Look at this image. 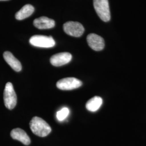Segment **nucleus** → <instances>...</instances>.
Wrapping results in <instances>:
<instances>
[{
    "label": "nucleus",
    "mask_w": 146,
    "mask_h": 146,
    "mask_svg": "<svg viewBox=\"0 0 146 146\" xmlns=\"http://www.w3.org/2000/svg\"><path fill=\"white\" fill-rule=\"evenodd\" d=\"M63 28L67 34L76 37L81 36L84 31V26L78 22L68 21L63 25Z\"/></svg>",
    "instance_id": "20e7f679"
},
{
    "label": "nucleus",
    "mask_w": 146,
    "mask_h": 146,
    "mask_svg": "<svg viewBox=\"0 0 146 146\" xmlns=\"http://www.w3.org/2000/svg\"><path fill=\"white\" fill-rule=\"evenodd\" d=\"M103 103L102 99L99 96H94V98L89 100L87 102L86 107L87 110L92 111L95 112L99 110Z\"/></svg>",
    "instance_id": "f8f14e48"
},
{
    "label": "nucleus",
    "mask_w": 146,
    "mask_h": 146,
    "mask_svg": "<svg viewBox=\"0 0 146 146\" xmlns=\"http://www.w3.org/2000/svg\"><path fill=\"white\" fill-rule=\"evenodd\" d=\"M0 1H6V0H0Z\"/></svg>",
    "instance_id": "2eb2a0df"
},
{
    "label": "nucleus",
    "mask_w": 146,
    "mask_h": 146,
    "mask_svg": "<svg viewBox=\"0 0 146 146\" xmlns=\"http://www.w3.org/2000/svg\"><path fill=\"white\" fill-rule=\"evenodd\" d=\"M34 11V8L31 5H24L15 14V18L18 20H22L30 16Z\"/></svg>",
    "instance_id": "ddd939ff"
},
{
    "label": "nucleus",
    "mask_w": 146,
    "mask_h": 146,
    "mask_svg": "<svg viewBox=\"0 0 146 146\" xmlns=\"http://www.w3.org/2000/svg\"><path fill=\"white\" fill-rule=\"evenodd\" d=\"M94 9L100 18L104 22L110 20L108 0H93Z\"/></svg>",
    "instance_id": "f03ea898"
},
{
    "label": "nucleus",
    "mask_w": 146,
    "mask_h": 146,
    "mask_svg": "<svg viewBox=\"0 0 146 146\" xmlns=\"http://www.w3.org/2000/svg\"><path fill=\"white\" fill-rule=\"evenodd\" d=\"M87 41L89 46L95 51H101L104 47V38L96 34H90L87 36Z\"/></svg>",
    "instance_id": "6e6552de"
},
{
    "label": "nucleus",
    "mask_w": 146,
    "mask_h": 146,
    "mask_svg": "<svg viewBox=\"0 0 146 146\" xmlns=\"http://www.w3.org/2000/svg\"><path fill=\"white\" fill-rule=\"evenodd\" d=\"M72 59V55L69 52H60L52 55L50 58V61L52 66L60 67L67 64Z\"/></svg>",
    "instance_id": "0eeeda50"
},
{
    "label": "nucleus",
    "mask_w": 146,
    "mask_h": 146,
    "mask_svg": "<svg viewBox=\"0 0 146 146\" xmlns=\"http://www.w3.org/2000/svg\"><path fill=\"white\" fill-rule=\"evenodd\" d=\"M82 85V81L75 78H62L59 80L56 84L58 88L63 90H70L78 88Z\"/></svg>",
    "instance_id": "423d86ee"
},
{
    "label": "nucleus",
    "mask_w": 146,
    "mask_h": 146,
    "mask_svg": "<svg viewBox=\"0 0 146 146\" xmlns=\"http://www.w3.org/2000/svg\"><path fill=\"white\" fill-rule=\"evenodd\" d=\"M3 58L13 70L16 72H20L22 69V65L20 62L9 52H5L3 53Z\"/></svg>",
    "instance_id": "9b49d317"
},
{
    "label": "nucleus",
    "mask_w": 146,
    "mask_h": 146,
    "mask_svg": "<svg viewBox=\"0 0 146 146\" xmlns=\"http://www.w3.org/2000/svg\"><path fill=\"white\" fill-rule=\"evenodd\" d=\"M3 99L6 108L10 110L15 108L17 104V96L13 86L11 82H8L5 84Z\"/></svg>",
    "instance_id": "7ed1b4c3"
},
{
    "label": "nucleus",
    "mask_w": 146,
    "mask_h": 146,
    "mask_svg": "<svg viewBox=\"0 0 146 146\" xmlns=\"http://www.w3.org/2000/svg\"><path fill=\"white\" fill-rule=\"evenodd\" d=\"M31 45L41 48H52L55 45V42L52 36L34 35L29 40Z\"/></svg>",
    "instance_id": "39448f33"
},
{
    "label": "nucleus",
    "mask_w": 146,
    "mask_h": 146,
    "mask_svg": "<svg viewBox=\"0 0 146 146\" xmlns=\"http://www.w3.org/2000/svg\"><path fill=\"white\" fill-rule=\"evenodd\" d=\"M30 128L36 135L45 137L50 134L52 129L47 122L41 117L35 116L30 122Z\"/></svg>",
    "instance_id": "f257e3e1"
},
{
    "label": "nucleus",
    "mask_w": 146,
    "mask_h": 146,
    "mask_svg": "<svg viewBox=\"0 0 146 146\" xmlns=\"http://www.w3.org/2000/svg\"><path fill=\"white\" fill-rule=\"evenodd\" d=\"M11 137L18 141H20L25 145H29L31 143V139L26 131L21 128L13 129L11 133Z\"/></svg>",
    "instance_id": "9d476101"
},
{
    "label": "nucleus",
    "mask_w": 146,
    "mask_h": 146,
    "mask_svg": "<svg viewBox=\"0 0 146 146\" xmlns=\"http://www.w3.org/2000/svg\"><path fill=\"white\" fill-rule=\"evenodd\" d=\"M69 114V109L67 107H64L57 112L56 117L59 121H62L68 116Z\"/></svg>",
    "instance_id": "4468645a"
},
{
    "label": "nucleus",
    "mask_w": 146,
    "mask_h": 146,
    "mask_svg": "<svg viewBox=\"0 0 146 146\" xmlns=\"http://www.w3.org/2000/svg\"><path fill=\"white\" fill-rule=\"evenodd\" d=\"M34 26L39 29H51L55 26V21L46 16L36 19L33 22Z\"/></svg>",
    "instance_id": "1a4fd4ad"
}]
</instances>
